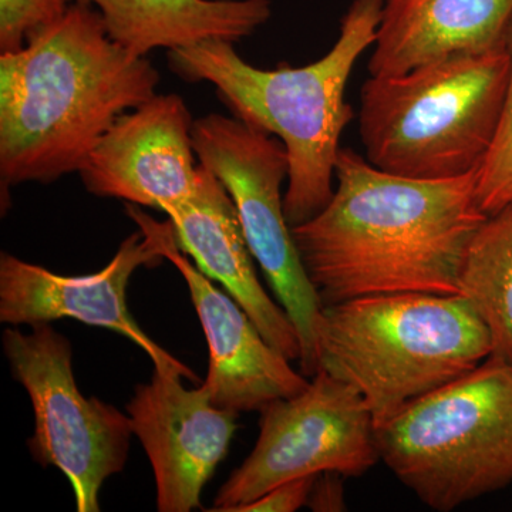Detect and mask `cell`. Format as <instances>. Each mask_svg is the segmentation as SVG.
Listing matches in <instances>:
<instances>
[{
    "label": "cell",
    "instance_id": "5b68a950",
    "mask_svg": "<svg viewBox=\"0 0 512 512\" xmlns=\"http://www.w3.org/2000/svg\"><path fill=\"white\" fill-rule=\"evenodd\" d=\"M508 77L505 46L402 76H370L359 114L367 161L417 180L476 173L497 133Z\"/></svg>",
    "mask_w": 512,
    "mask_h": 512
},
{
    "label": "cell",
    "instance_id": "8992f818",
    "mask_svg": "<svg viewBox=\"0 0 512 512\" xmlns=\"http://www.w3.org/2000/svg\"><path fill=\"white\" fill-rule=\"evenodd\" d=\"M380 460L436 511L512 483V365L490 356L473 372L376 427Z\"/></svg>",
    "mask_w": 512,
    "mask_h": 512
},
{
    "label": "cell",
    "instance_id": "ffe728a7",
    "mask_svg": "<svg viewBox=\"0 0 512 512\" xmlns=\"http://www.w3.org/2000/svg\"><path fill=\"white\" fill-rule=\"evenodd\" d=\"M316 476H306L286 481L271 488L268 493L239 508L238 512H293L308 505Z\"/></svg>",
    "mask_w": 512,
    "mask_h": 512
},
{
    "label": "cell",
    "instance_id": "4fadbf2b",
    "mask_svg": "<svg viewBox=\"0 0 512 512\" xmlns=\"http://www.w3.org/2000/svg\"><path fill=\"white\" fill-rule=\"evenodd\" d=\"M161 252L183 275L210 352L202 386L211 402L232 412H261L269 403L295 396L309 384L291 360L269 345L234 298L211 284L178 247L173 222H163Z\"/></svg>",
    "mask_w": 512,
    "mask_h": 512
},
{
    "label": "cell",
    "instance_id": "d6986e66",
    "mask_svg": "<svg viewBox=\"0 0 512 512\" xmlns=\"http://www.w3.org/2000/svg\"><path fill=\"white\" fill-rule=\"evenodd\" d=\"M69 8L70 0H0V52L22 49Z\"/></svg>",
    "mask_w": 512,
    "mask_h": 512
},
{
    "label": "cell",
    "instance_id": "ba28073f",
    "mask_svg": "<svg viewBox=\"0 0 512 512\" xmlns=\"http://www.w3.org/2000/svg\"><path fill=\"white\" fill-rule=\"evenodd\" d=\"M3 350L35 412V434L28 443L33 457L67 477L77 511L99 512L104 481L126 466L130 417L83 396L74 379L72 345L50 323L28 333L6 329Z\"/></svg>",
    "mask_w": 512,
    "mask_h": 512
},
{
    "label": "cell",
    "instance_id": "52a82bcc",
    "mask_svg": "<svg viewBox=\"0 0 512 512\" xmlns=\"http://www.w3.org/2000/svg\"><path fill=\"white\" fill-rule=\"evenodd\" d=\"M192 141L201 165L227 188L249 251L288 313L301 342V373H318L316 328L322 301L306 274L286 220L282 187L288 154L282 141L237 117L211 113L194 121Z\"/></svg>",
    "mask_w": 512,
    "mask_h": 512
},
{
    "label": "cell",
    "instance_id": "ac0fdd59",
    "mask_svg": "<svg viewBox=\"0 0 512 512\" xmlns=\"http://www.w3.org/2000/svg\"><path fill=\"white\" fill-rule=\"evenodd\" d=\"M510 77L493 144L477 170V200L487 215L512 201V19L505 35Z\"/></svg>",
    "mask_w": 512,
    "mask_h": 512
},
{
    "label": "cell",
    "instance_id": "277c9868",
    "mask_svg": "<svg viewBox=\"0 0 512 512\" xmlns=\"http://www.w3.org/2000/svg\"><path fill=\"white\" fill-rule=\"evenodd\" d=\"M319 370L362 394L375 427L476 370L490 330L461 295L393 293L323 306Z\"/></svg>",
    "mask_w": 512,
    "mask_h": 512
},
{
    "label": "cell",
    "instance_id": "9a60e30c",
    "mask_svg": "<svg viewBox=\"0 0 512 512\" xmlns=\"http://www.w3.org/2000/svg\"><path fill=\"white\" fill-rule=\"evenodd\" d=\"M512 0H384L370 76L393 77L505 46Z\"/></svg>",
    "mask_w": 512,
    "mask_h": 512
},
{
    "label": "cell",
    "instance_id": "7c38bea8",
    "mask_svg": "<svg viewBox=\"0 0 512 512\" xmlns=\"http://www.w3.org/2000/svg\"><path fill=\"white\" fill-rule=\"evenodd\" d=\"M177 373L154 369L127 404L134 436L146 450L161 512H190L237 431V412L211 402L205 387L185 389Z\"/></svg>",
    "mask_w": 512,
    "mask_h": 512
},
{
    "label": "cell",
    "instance_id": "7a4b0ae2",
    "mask_svg": "<svg viewBox=\"0 0 512 512\" xmlns=\"http://www.w3.org/2000/svg\"><path fill=\"white\" fill-rule=\"evenodd\" d=\"M160 73L111 39L92 6L74 3L22 49L0 56L2 195L80 173L127 111L156 96Z\"/></svg>",
    "mask_w": 512,
    "mask_h": 512
},
{
    "label": "cell",
    "instance_id": "3957f363",
    "mask_svg": "<svg viewBox=\"0 0 512 512\" xmlns=\"http://www.w3.org/2000/svg\"><path fill=\"white\" fill-rule=\"evenodd\" d=\"M383 5L384 0H353L332 49L302 67L259 69L227 40L168 50L178 77L212 84L232 116L282 141L289 163L284 207L291 227L311 220L333 197L340 137L353 119L346 87L357 59L375 43Z\"/></svg>",
    "mask_w": 512,
    "mask_h": 512
},
{
    "label": "cell",
    "instance_id": "44dd1931",
    "mask_svg": "<svg viewBox=\"0 0 512 512\" xmlns=\"http://www.w3.org/2000/svg\"><path fill=\"white\" fill-rule=\"evenodd\" d=\"M342 474L335 471H326L316 477L308 505L316 512H340L348 510L345 501V488H343Z\"/></svg>",
    "mask_w": 512,
    "mask_h": 512
},
{
    "label": "cell",
    "instance_id": "6da1fadb",
    "mask_svg": "<svg viewBox=\"0 0 512 512\" xmlns=\"http://www.w3.org/2000/svg\"><path fill=\"white\" fill-rule=\"evenodd\" d=\"M476 173L417 180L340 148L333 197L292 227L322 305L393 293L458 295L468 244L488 217Z\"/></svg>",
    "mask_w": 512,
    "mask_h": 512
},
{
    "label": "cell",
    "instance_id": "e0dca14e",
    "mask_svg": "<svg viewBox=\"0 0 512 512\" xmlns=\"http://www.w3.org/2000/svg\"><path fill=\"white\" fill-rule=\"evenodd\" d=\"M458 295L490 330L491 356L512 365V201L488 215L468 244Z\"/></svg>",
    "mask_w": 512,
    "mask_h": 512
},
{
    "label": "cell",
    "instance_id": "30bf717a",
    "mask_svg": "<svg viewBox=\"0 0 512 512\" xmlns=\"http://www.w3.org/2000/svg\"><path fill=\"white\" fill-rule=\"evenodd\" d=\"M138 227L121 242L119 251L100 272L83 276L57 275L18 256L0 255V322L9 326L40 325L70 318L120 333L136 343L160 372L197 380L190 367L161 348L138 326L128 311L127 286L141 266L160 265L163 222L153 220L138 205L127 204Z\"/></svg>",
    "mask_w": 512,
    "mask_h": 512
},
{
    "label": "cell",
    "instance_id": "8fae6325",
    "mask_svg": "<svg viewBox=\"0 0 512 512\" xmlns=\"http://www.w3.org/2000/svg\"><path fill=\"white\" fill-rule=\"evenodd\" d=\"M194 119L183 97L156 94L127 111L101 138L82 170L84 188L100 198H116L163 211L197 194Z\"/></svg>",
    "mask_w": 512,
    "mask_h": 512
},
{
    "label": "cell",
    "instance_id": "5bb4252c",
    "mask_svg": "<svg viewBox=\"0 0 512 512\" xmlns=\"http://www.w3.org/2000/svg\"><path fill=\"white\" fill-rule=\"evenodd\" d=\"M173 222L178 247L191 255L202 274L220 282L242 306L269 345L289 360L301 359L298 330L256 276L254 256L227 188L200 164L197 194L164 207Z\"/></svg>",
    "mask_w": 512,
    "mask_h": 512
},
{
    "label": "cell",
    "instance_id": "2e32d148",
    "mask_svg": "<svg viewBox=\"0 0 512 512\" xmlns=\"http://www.w3.org/2000/svg\"><path fill=\"white\" fill-rule=\"evenodd\" d=\"M96 8L114 42L136 56L205 40L237 43L272 16L271 0H76Z\"/></svg>",
    "mask_w": 512,
    "mask_h": 512
},
{
    "label": "cell",
    "instance_id": "9c48e42d",
    "mask_svg": "<svg viewBox=\"0 0 512 512\" xmlns=\"http://www.w3.org/2000/svg\"><path fill=\"white\" fill-rule=\"evenodd\" d=\"M261 414L254 450L222 485L212 511L238 512L295 478L326 471L359 477L380 460L375 421L362 394L325 370Z\"/></svg>",
    "mask_w": 512,
    "mask_h": 512
}]
</instances>
